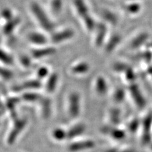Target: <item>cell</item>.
Masks as SVG:
<instances>
[{
  "label": "cell",
  "mask_w": 152,
  "mask_h": 152,
  "mask_svg": "<svg viewBox=\"0 0 152 152\" xmlns=\"http://www.w3.org/2000/svg\"><path fill=\"white\" fill-rule=\"evenodd\" d=\"M30 10L42 30L50 33H53L55 31L54 22L39 3L32 2L30 4Z\"/></svg>",
  "instance_id": "1"
},
{
  "label": "cell",
  "mask_w": 152,
  "mask_h": 152,
  "mask_svg": "<svg viewBox=\"0 0 152 152\" xmlns=\"http://www.w3.org/2000/svg\"><path fill=\"white\" fill-rule=\"evenodd\" d=\"M141 127L142 128V134L141 142L144 146H149L152 142L151 132L152 130V112L147 113L141 120Z\"/></svg>",
  "instance_id": "2"
},
{
  "label": "cell",
  "mask_w": 152,
  "mask_h": 152,
  "mask_svg": "<svg viewBox=\"0 0 152 152\" xmlns=\"http://www.w3.org/2000/svg\"><path fill=\"white\" fill-rule=\"evenodd\" d=\"M128 93L137 108L143 109L146 107V98L138 85L136 83L130 84L128 87Z\"/></svg>",
  "instance_id": "3"
},
{
  "label": "cell",
  "mask_w": 152,
  "mask_h": 152,
  "mask_svg": "<svg viewBox=\"0 0 152 152\" xmlns=\"http://www.w3.org/2000/svg\"><path fill=\"white\" fill-rule=\"evenodd\" d=\"M81 103L80 96L78 93H72L68 99V112L70 117L77 118L80 113Z\"/></svg>",
  "instance_id": "4"
},
{
  "label": "cell",
  "mask_w": 152,
  "mask_h": 152,
  "mask_svg": "<svg viewBox=\"0 0 152 152\" xmlns=\"http://www.w3.org/2000/svg\"><path fill=\"white\" fill-rule=\"evenodd\" d=\"M101 132L104 135L109 136L112 139L115 141L123 140L126 136V132L124 130L112 125L102 127Z\"/></svg>",
  "instance_id": "5"
},
{
  "label": "cell",
  "mask_w": 152,
  "mask_h": 152,
  "mask_svg": "<svg viewBox=\"0 0 152 152\" xmlns=\"http://www.w3.org/2000/svg\"><path fill=\"white\" fill-rule=\"evenodd\" d=\"M75 32L70 28H66L58 31H54L51 37V41L55 44L62 43L74 37Z\"/></svg>",
  "instance_id": "6"
},
{
  "label": "cell",
  "mask_w": 152,
  "mask_h": 152,
  "mask_svg": "<svg viewBox=\"0 0 152 152\" xmlns=\"http://www.w3.org/2000/svg\"><path fill=\"white\" fill-rule=\"evenodd\" d=\"M107 26L104 23L98 22L94 30V45L97 48H101L105 43L107 35Z\"/></svg>",
  "instance_id": "7"
},
{
  "label": "cell",
  "mask_w": 152,
  "mask_h": 152,
  "mask_svg": "<svg viewBox=\"0 0 152 152\" xmlns=\"http://www.w3.org/2000/svg\"><path fill=\"white\" fill-rule=\"evenodd\" d=\"M96 144L91 140H84L74 141L68 146V150L70 152H79L85 150H89L94 148Z\"/></svg>",
  "instance_id": "8"
},
{
  "label": "cell",
  "mask_w": 152,
  "mask_h": 152,
  "mask_svg": "<svg viewBox=\"0 0 152 152\" xmlns=\"http://www.w3.org/2000/svg\"><path fill=\"white\" fill-rule=\"evenodd\" d=\"M94 91L99 96H104L108 91V84L103 76L99 75L96 77L94 82Z\"/></svg>",
  "instance_id": "9"
},
{
  "label": "cell",
  "mask_w": 152,
  "mask_h": 152,
  "mask_svg": "<svg viewBox=\"0 0 152 152\" xmlns=\"http://www.w3.org/2000/svg\"><path fill=\"white\" fill-rule=\"evenodd\" d=\"M27 39L31 43L38 46H45L48 43V38L40 32H31L27 35Z\"/></svg>",
  "instance_id": "10"
},
{
  "label": "cell",
  "mask_w": 152,
  "mask_h": 152,
  "mask_svg": "<svg viewBox=\"0 0 152 152\" xmlns=\"http://www.w3.org/2000/svg\"><path fill=\"white\" fill-rule=\"evenodd\" d=\"M55 51L56 50L54 47L42 46L33 50L32 51V55L36 58H41L53 55L55 53Z\"/></svg>",
  "instance_id": "11"
},
{
  "label": "cell",
  "mask_w": 152,
  "mask_h": 152,
  "mask_svg": "<svg viewBox=\"0 0 152 152\" xmlns=\"http://www.w3.org/2000/svg\"><path fill=\"white\" fill-rule=\"evenodd\" d=\"M73 4L76 13L81 18L89 14V8L85 0H74Z\"/></svg>",
  "instance_id": "12"
},
{
  "label": "cell",
  "mask_w": 152,
  "mask_h": 152,
  "mask_svg": "<svg viewBox=\"0 0 152 152\" xmlns=\"http://www.w3.org/2000/svg\"><path fill=\"white\" fill-rule=\"evenodd\" d=\"M121 39L122 37L121 35L118 34H113L107 40V41H106L105 46H104V50L108 53H112L120 44Z\"/></svg>",
  "instance_id": "13"
},
{
  "label": "cell",
  "mask_w": 152,
  "mask_h": 152,
  "mask_svg": "<svg viewBox=\"0 0 152 152\" xmlns=\"http://www.w3.org/2000/svg\"><path fill=\"white\" fill-rule=\"evenodd\" d=\"M149 38V34L145 32H141L133 38L130 43V46L132 49H138L142 45H145Z\"/></svg>",
  "instance_id": "14"
},
{
  "label": "cell",
  "mask_w": 152,
  "mask_h": 152,
  "mask_svg": "<svg viewBox=\"0 0 152 152\" xmlns=\"http://www.w3.org/2000/svg\"><path fill=\"white\" fill-rule=\"evenodd\" d=\"M20 18L18 17H15L12 20L7 21L4 23L3 27V32L5 35L12 34L20 23Z\"/></svg>",
  "instance_id": "15"
},
{
  "label": "cell",
  "mask_w": 152,
  "mask_h": 152,
  "mask_svg": "<svg viewBox=\"0 0 152 152\" xmlns=\"http://www.w3.org/2000/svg\"><path fill=\"white\" fill-rule=\"evenodd\" d=\"M86 131V126L83 123H78L73 126L67 132V137L70 140H73L75 137L84 134Z\"/></svg>",
  "instance_id": "16"
},
{
  "label": "cell",
  "mask_w": 152,
  "mask_h": 152,
  "mask_svg": "<svg viewBox=\"0 0 152 152\" xmlns=\"http://www.w3.org/2000/svg\"><path fill=\"white\" fill-rule=\"evenodd\" d=\"M90 66L86 61H79L75 63L71 67V72L75 75H83L89 72Z\"/></svg>",
  "instance_id": "17"
},
{
  "label": "cell",
  "mask_w": 152,
  "mask_h": 152,
  "mask_svg": "<svg viewBox=\"0 0 152 152\" xmlns=\"http://www.w3.org/2000/svg\"><path fill=\"white\" fill-rule=\"evenodd\" d=\"M108 118L112 126H117L121 123L122 118V112L119 108H112L109 111Z\"/></svg>",
  "instance_id": "18"
},
{
  "label": "cell",
  "mask_w": 152,
  "mask_h": 152,
  "mask_svg": "<svg viewBox=\"0 0 152 152\" xmlns=\"http://www.w3.org/2000/svg\"><path fill=\"white\" fill-rule=\"evenodd\" d=\"M102 17L104 20L112 25H116L118 22V17L115 13L108 9L103 10Z\"/></svg>",
  "instance_id": "19"
},
{
  "label": "cell",
  "mask_w": 152,
  "mask_h": 152,
  "mask_svg": "<svg viewBox=\"0 0 152 152\" xmlns=\"http://www.w3.org/2000/svg\"><path fill=\"white\" fill-rule=\"evenodd\" d=\"M82 20L84 25V27L86 28L88 31L89 32L94 31L97 25V22L95 21L94 18L90 15V14L83 18Z\"/></svg>",
  "instance_id": "20"
},
{
  "label": "cell",
  "mask_w": 152,
  "mask_h": 152,
  "mask_svg": "<svg viewBox=\"0 0 152 152\" xmlns=\"http://www.w3.org/2000/svg\"><path fill=\"white\" fill-rule=\"evenodd\" d=\"M141 8V4L138 1H129L125 6V10L131 15H136L140 13Z\"/></svg>",
  "instance_id": "21"
},
{
  "label": "cell",
  "mask_w": 152,
  "mask_h": 152,
  "mask_svg": "<svg viewBox=\"0 0 152 152\" xmlns=\"http://www.w3.org/2000/svg\"><path fill=\"white\" fill-rule=\"evenodd\" d=\"M126 90L122 88H117L113 91L112 99L114 102L116 103H121L124 101L126 95Z\"/></svg>",
  "instance_id": "22"
},
{
  "label": "cell",
  "mask_w": 152,
  "mask_h": 152,
  "mask_svg": "<svg viewBox=\"0 0 152 152\" xmlns=\"http://www.w3.org/2000/svg\"><path fill=\"white\" fill-rule=\"evenodd\" d=\"M141 121L138 118H133L127 124V131L130 133H136L141 127Z\"/></svg>",
  "instance_id": "23"
},
{
  "label": "cell",
  "mask_w": 152,
  "mask_h": 152,
  "mask_svg": "<svg viewBox=\"0 0 152 152\" xmlns=\"http://www.w3.org/2000/svg\"><path fill=\"white\" fill-rule=\"evenodd\" d=\"M63 8L62 0H51L50 2V8L51 12L55 14H59Z\"/></svg>",
  "instance_id": "24"
},
{
  "label": "cell",
  "mask_w": 152,
  "mask_h": 152,
  "mask_svg": "<svg viewBox=\"0 0 152 152\" xmlns=\"http://www.w3.org/2000/svg\"><path fill=\"white\" fill-rule=\"evenodd\" d=\"M0 16L4 21H5V22L12 20L13 18L15 17L14 15L13 12L9 8H3L0 13Z\"/></svg>",
  "instance_id": "25"
},
{
  "label": "cell",
  "mask_w": 152,
  "mask_h": 152,
  "mask_svg": "<svg viewBox=\"0 0 152 152\" xmlns=\"http://www.w3.org/2000/svg\"><path fill=\"white\" fill-rule=\"evenodd\" d=\"M129 66L123 62H116L113 65V70L117 73H124Z\"/></svg>",
  "instance_id": "26"
},
{
  "label": "cell",
  "mask_w": 152,
  "mask_h": 152,
  "mask_svg": "<svg viewBox=\"0 0 152 152\" xmlns=\"http://www.w3.org/2000/svg\"><path fill=\"white\" fill-rule=\"evenodd\" d=\"M53 136L56 140H63L67 137V132L62 129H56L53 131Z\"/></svg>",
  "instance_id": "27"
},
{
  "label": "cell",
  "mask_w": 152,
  "mask_h": 152,
  "mask_svg": "<svg viewBox=\"0 0 152 152\" xmlns=\"http://www.w3.org/2000/svg\"><path fill=\"white\" fill-rule=\"evenodd\" d=\"M124 74L125 75L124 77L127 81L130 82V84L134 83V80L136 78V76L134 72L133 71V70L131 68L129 67V69H128L126 72L124 73Z\"/></svg>",
  "instance_id": "28"
},
{
  "label": "cell",
  "mask_w": 152,
  "mask_h": 152,
  "mask_svg": "<svg viewBox=\"0 0 152 152\" xmlns=\"http://www.w3.org/2000/svg\"><path fill=\"white\" fill-rule=\"evenodd\" d=\"M57 83V75H52L50 77L47 83V89L50 92H51L55 89V86H56Z\"/></svg>",
  "instance_id": "29"
},
{
  "label": "cell",
  "mask_w": 152,
  "mask_h": 152,
  "mask_svg": "<svg viewBox=\"0 0 152 152\" xmlns=\"http://www.w3.org/2000/svg\"><path fill=\"white\" fill-rule=\"evenodd\" d=\"M46 71H48L46 70V69H45V68H41L39 69V70L38 71V72H39V77H45V75H46L47 74V72Z\"/></svg>",
  "instance_id": "30"
},
{
  "label": "cell",
  "mask_w": 152,
  "mask_h": 152,
  "mask_svg": "<svg viewBox=\"0 0 152 152\" xmlns=\"http://www.w3.org/2000/svg\"><path fill=\"white\" fill-rule=\"evenodd\" d=\"M118 152H136V150L133 148H126L122 150H119Z\"/></svg>",
  "instance_id": "31"
},
{
  "label": "cell",
  "mask_w": 152,
  "mask_h": 152,
  "mask_svg": "<svg viewBox=\"0 0 152 152\" xmlns=\"http://www.w3.org/2000/svg\"><path fill=\"white\" fill-rule=\"evenodd\" d=\"M118 151H119V150L117 148H110L107 149L104 152H118Z\"/></svg>",
  "instance_id": "32"
},
{
  "label": "cell",
  "mask_w": 152,
  "mask_h": 152,
  "mask_svg": "<svg viewBox=\"0 0 152 152\" xmlns=\"http://www.w3.org/2000/svg\"><path fill=\"white\" fill-rule=\"evenodd\" d=\"M149 147H150V149L152 151V142L150 143V145H149Z\"/></svg>",
  "instance_id": "33"
},
{
  "label": "cell",
  "mask_w": 152,
  "mask_h": 152,
  "mask_svg": "<svg viewBox=\"0 0 152 152\" xmlns=\"http://www.w3.org/2000/svg\"><path fill=\"white\" fill-rule=\"evenodd\" d=\"M129 1H137L138 0H128Z\"/></svg>",
  "instance_id": "34"
}]
</instances>
